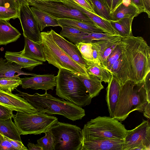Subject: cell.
<instances>
[{
  "label": "cell",
  "instance_id": "6da1fadb",
  "mask_svg": "<svg viewBox=\"0 0 150 150\" xmlns=\"http://www.w3.org/2000/svg\"><path fill=\"white\" fill-rule=\"evenodd\" d=\"M127 69V81L142 82L150 73V47L143 38L122 37L119 43Z\"/></svg>",
  "mask_w": 150,
  "mask_h": 150
},
{
  "label": "cell",
  "instance_id": "7a4b0ae2",
  "mask_svg": "<svg viewBox=\"0 0 150 150\" xmlns=\"http://www.w3.org/2000/svg\"><path fill=\"white\" fill-rule=\"evenodd\" d=\"M17 91V95L25 99L38 112L62 115L73 121L81 120L86 115L81 107L63 98L54 97L47 91L42 94L35 93L33 95Z\"/></svg>",
  "mask_w": 150,
  "mask_h": 150
},
{
  "label": "cell",
  "instance_id": "3957f363",
  "mask_svg": "<svg viewBox=\"0 0 150 150\" xmlns=\"http://www.w3.org/2000/svg\"><path fill=\"white\" fill-rule=\"evenodd\" d=\"M149 103L144 81L137 83L128 80L121 85L113 118L121 122L125 120L133 111L143 113Z\"/></svg>",
  "mask_w": 150,
  "mask_h": 150
},
{
  "label": "cell",
  "instance_id": "277c9868",
  "mask_svg": "<svg viewBox=\"0 0 150 150\" xmlns=\"http://www.w3.org/2000/svg\"><path fill=\"white\" fill-rule=\"evenodd\" d=\"M41 48L48 63L59 69L69 71L76 76L89 75L86 69L74 61L55 42L51 31L40 32Z\"/></svg>",
  "mask_w": 150,
  "mask_h": 150
},
{
  "label": "cell",
  "instance_id": "5b68a950",
  "mask_svg": "<svg viewBox=\"0 0 150 150\" xmlns=\"http://www.w3.org/2000/svg\"><path fill=\"white\" fill-rule=\"evenodd\" d=\"M56 76V95L81 107L91 103L92 98L76 76L67 70L59 69Z\"/></svg>",
  "mask_w": 150,
  "mask_h": 150
},
{
  "label": "cell",
  "instance_id": "8992f818",
  "mask_svg": "<svg viewBox=\"0 0 150 150\" xmlns=\"http://www.w3.org/2000/svg\"><path fill=\"white\" fill-rule=\"evenodd\" d=\"M82 130L83 140L94 139H124L127 130L124 125L111 117L99 116L86 124Z\"/></svg>",
  "mask_w": 150,
  "mask_h": 150
},
{
  "label": "cell",
  "instance_id": "52a82bcc",
  "mask_svg": "<svg viewBox=\"0 0 150 150\" xmlns=\"http://www.w3.org/2000/svg\"><path fill=\"white\" fill-rule=\"evenodd\" d=\"M13 118L20 134L23 135L40 134L58 122L56 117L39 112L35 114L17 112Z\"/></svg>",
  "mask_w": 150,
  "mask_h": 150
},
{
  "label": "cell",
  "instance_id": "ba28073f",
  "mask_svg": "<svg viewBox=\"0 0 150 150\" xmlns=\"http://www.w3.org/2000/svg\"><path fill=\"white\" fill-rule=\"evenodd\" d=\"M49 130L54 138L53 150H81L83 137L79 127L58 121Z\"/></svg>",
  "mask_w": 150,
  "mask_h": 150
},
{
  "label": "cell",
  "instance_id": "9c48e42d",
  "mask_svg": "<svg viewBox=\"0 0 150 150\" xmlns=\"http://www.w3.org/2000/svg\"><path fill=\"white\" fill-rule=\"evenodd\" d=\"M29 5L40 10L57 19H76L95 25L84 13L71 6L64 0H34Z\"/></svg>",
  "mask_w": 150,
  "mask_h": 150
},
{
  "label": "cell",
  "instance_id": "30bf717a",
  "mask_svg": "<svg viewBox=\"0 0 150 150\" xmlns=\"http://www.w3.org/2000/svg\"><path fill=\"white\" fill-rule=\"evenodd\" d=\"M150 123L143 120L134 129L128 130L122 150H150Z\"/></svg>",
  "mask_w": 150,
  "mask_h": 150
},
{
  "label": "cell",
  "instance_id": "8fae6325",
  "mask_svg": "<svg viewBox=\"0 0 150 150\" xmlns=\"http://www.w3.org/2000/svg\"><path fill=\"white\" fill-rule=\"evenodd\" d=\"M18 14L24 37L40 45V31L29 5L24 3L19 4Z\"/></svg>",
  "mask_w": 150,
  "mask_h": 150
},
{
  "label": "cell",
  "instance_id": "7c38bea8",
  "mask_svg": "<svg viewBox=\"0 0 150 150\" xmlns=\"http://www.w3.org/2000/svg\"><path fill=\"white\" fill-rule=\"evenodd\" d=\"M0 105L13 111L27 114H35L38 112L25 99L12 93L0 89Z\"/></svg>",
  "mask_w": 150,
  "mask_h": 150
},
{
  "label": "cell",
  "instance_id": "4fadbf2b",
  "mask_svg": "<svg viewBox=\"0 0 150 150\" xmlns=\"http://www.w3.org/2000/svg\"><path fill=\"white\" fill-rule=\"evenodd\" d=\"M21 79L22 87L25 89L53 90L56 85V76L54 74H37Z\"/></svg>",
  "mask_w": 150,
  "mask_h": 150
},
{
  "label": "cell",
  "instance_id": "5bb4252c",
  "mask_svg": "<svg viewBox=\"0 0 150 150\" xmlns=\"http://www.w3.org/2000/svg\"><path fill=\"white\" fill-rule=\"evenodd\" d=\"M124 139H94L83 140L81 150H122Z\"/></svg>",
  "mask_w": 150,
  "mask_h": 150
},
{
  "label": "cell",
  "instance_id": "9a60e30c",
  "mask_svg": "<svg viewBox=\"0 0 150 150\" xmlns=\"http://www.w3.org/2000/svg\"><path fill=\"white\" fill-rule=\"evenodd\" d=\"M56 43L76 62L86 69L87 62L83 58L76 45L65 39L52 29L50 30Z\"/></svg>",
  "mask_w": 150,
  "mask_h": 150
},
{
  "label": "cell",
  "instance_id": "2e32d148",
  "mask_svg": "<svg viewBox=\"0 0 150 150\" xmlns=\"http://www.w3.org/2000/svg\"><path fill=\"white\" fill-rule=\"evenodd\" d=\"M121 85L116 77H112L106 88V100L110 117L113 118L118 100Z\"/></svg>",
  "mask_w": 150,
  "mask_h": 150
},
{
  "label": "cell",
  "instance_id": "e0dca14e",
  "mask_svg": "<svg viewBox=\"0 0 150 150\" xmlns=\"http://www.w3.org/2000/svg\"><path fill=\"white\" fill-rule=\"evenodd\" d=\"M64 0L73 8L84 13L96 25L102 29L105 33L120 36L112 26L109 21L103 18L96 14L89 11L73 0Z\"/></svg>",
  "mask_w": 150,
  "mask_h": 150
},
{
  "label": "cell",
  "instance_id": "ac0fdd59",
  "mask_svg": "<svg viewBox=\"0 0 150 150\" xmlns=\"http://www.w3.org/2000/svg\"><path fill=\"white\" fill-rule=\"evenodd\" d=\"M22 67L6 59L0 58V79L9 78H20L21 75L35 76L36 74L26 73L22 70Z\"/></svg>",
  "mask_w": 150,
  "mask_h": 150
},
{
  "label": "cell",
  "instance_id": "d6986e66",
  "mask_svg": "<svg viewBox=\"0 0 150 150\" xmlns=\"http://www.w3.org/2000/svg\"><path fill=\"white\" fill-rule=\"evenodd\" d=\"M122 38L120 36L108 40L91 42L97 49L100 62L105 67L107 57L118 44Z\"/></svg>",
  "mask_w": 150,
  "mask_h": 150
},
{
  "label": "cell",
  "instance_id": "ffe728a7",
  "mask_svg": "<svg viewBox=\"0 0 150 150\" xmlns=\"http://www.w3.org/2000/svg\"><path fill=\"white\" fill-rule=\"evenodd\" d=\"M21 35L20 32L6 20H0V45L16 41Z\"/></svg>",
  "mask_w": 150,
  "mask_h": 150
},
{
  "label": "cell",
  "instance_id": "44dd1931",
  "mask_svg": "<svg viewBox=\"0 0 150 150\" xmlns=\"http://www.w3.org/2000/svg\"><path fill=\"white\" fill-rule=\"evenodd\" d=\"M5 57L8 61L14 62L22 68L31 71L36 66L42 65L43 62L34 60L23 55L20 52L6 51Z\"/></svg>",
  "mask_w": 150,
  "mask_h": 150
},
{
  "label": "cell",
  "instance_id": "7402d4cb",
  "mask_svg": "<svg viewBox=\"0 0 150 150\" xmlns=\"http://www.w3.org/2000/svg\"><path fill=\"white\" fill-rule=\"evenodd\" d=\"M24 49L20 52L23 55L40 62L46 61L40 44H39L25 37H24Z\"/></svg>",
  "mask_w": 150,
  "mask_h": 150
},
{
  "label": "cell",
  "instance_id": "603a6c76",
  "mask_svg": "<svg viewBox=\"0 0 150 150\" xmlns=\"http://www.w3.org/2000/svg\"><path fill=\"white\" fill-rule=\"evenodd\" d=\"M140 13L134 5L123 2L111 13V20L115 21L126 18H134Z\"/></svg>",
  "mask_w": 150,
  "mask_h": 150
},
{
  "label": "cell",
  "instance_id": "cb8c5ba5",
  "mask_svg": "<svg viewBox=\"0 0 150 150\" xmlns=\"http://www.w3.org/2000/svg\"><path fill=\"white\" fill-rule=\"evenodd\" d=\"M86 71L88 74L98 77L101 82L105 83L109 82L112 74L100 62H87Z\"/></svg>",
  "mask_w": 150,
  "mask_h": 150
},
{
  "label": "cell",
  "instance_id": "d4e9b609",
  "mask_svg": "<svg viewBox=\"0 0 150 150\" xmlns=\"http://www.w3.org/2000/svg\"><path fill=\"white\" fill-rule=\"evenodd\" d=\"M57 20L59 23L62 25L73 27L86 33H104L102 29L95 24L77 19H60Z\"/></svg>",
  "mask_w": 150,
  "mask_h": 150
},
{
  "label": "cell",
  "instance_id": "484cf974",
  "mask_svg": "<svg viewBox=\"0 0 150 150\" xmlns=\"http://www.w3.org/2000/svg\"><path fill=\"white\" fill-rule=\"evenodd\" d=\"M89 77L80 75L76 76L82 82L92 98L98 96L104 88L101 81L97 77L88 74Z\"/></svg>",
  "mask_w": 150,
  "mask_h": 150
},
{
  "label": "cell",
  "instance_id": "4316f807",
  "mask_svg": "<svg viewBox=\"0 0 150 150\" xmlns=\"http://www.w3.org/2000/svg\"><path fill=\"white\" fill-rule=\"evenodd\" d=\"M30 8L37 21L40 31H42L47 27L59 26L62 27L57 19L37 8L32 6Z\"/></svg>",
  "mask_w": 150,
  "mask_h": 150
},
{
  "label": "cell",
  "instance_id": "83f0119b",
  "mask_svg": "<svg viewBox=\"0 0 150 150\" xmlns=\"http://www.w3.org/2000/svg\"><path fill=\"white\" fill-rule=\"evenodd\" d=\"M0 134L11 139L22 141L21 134L11 118L0 120Z\"/></svg>",
  "mask_w": 150,
  "mask_h": 150
},
{
  "label": "cell",
  "instance_id": "f1b7e54d",
  "mask_svg": "<svg viewBox=\"0 0 150 150\" xmlns=\"http://www.w3.org/2000/svg\"><path fill=\"white\" fill-rule=\"evenodd\" d=\"M133 19V18H126L110 21L119 36L124 37L132 35V25Z\"/></svg>",
  "mask_w": 150,
  "mask_h": 150
},
{
  "label": "cell",
  "instance_id": "f546056e",
  "mask_svg": "<svg viewBox=\"0 0 150 150\" xmlns=\"http://www.w3.org/2000/svg\"><path fill=\"white\" fill-rule=\"evenodd\" d=\"M61 28L62 30L59 34L75 44L82 42V37L89 33L69 26L62 25Z\"/></svg>",
  "mask_w": 150,
  "mask_h": 150
},
{
  "label": "cell",
  "instance_id": "4dcf8cb0",
  "mask_svg": "<svg viewBox=\"0 0 150 150\" xmlns=\"http://www.w3.org/2000/svg\"><path fill=\"white\" fill-rule=\"evenodd\" d=\"M96 13L103 18L111 20L110 10L103 0H88Z\"/></svg>",
  "mask_w": 150,
  "mask_h": 150
},
{
  "label": "cell",
  "instance_id": "1f68e13d",
  "mask_svg": "<svg viewBox=\"0 0 150 150\" xmlns=\"http://www.w3.org/2000/svg\"><path fill=\"white\" fill-rule=\"evenodd\" d=\"M22 83L21 78L0 79V89L6 92L12 93Z\"/></svg>",
  "mask_w": 150,
  "mask_h": 150
},
{
  "label": "cell",
  "instance_id": "d6a6232c",
  "mask_svg": "<svg viewBox=\"0 0 150 150\" xmlns=\"http://www.w3.org/2000/svg\"><path fill=\"white\" fill-rule=\"evenodd\" d=\"M75 45L82 57L87 62L94 61L92 56V45L91 42H81Z\"/></svg>",
  "mask_w": 150,
  "mask_h": 150
},
{
  "label": "cell",
  "instance_id": "836d02e7",
  "mask_svg": "<svg viewBox=\"0 0 150 150\" xmlns=\"http://www.w3.org/2000/svg\"><path fill=\"white\" fill-rule=\"evenodd\" d=\"M117 36L107 33L91 32L82 38V42H91L93 41L108 40L112 39Z\"/></svg>",
  "mask_w": 150,
  "mask_h": 150
},
{
  "label": "cell",
  "instance_id": "e575fe53",
  "mask_svg": "<svg viewBox=\"0 0 150 150\" xmlns=\"http://www.w3.org/2000/svg\"><path fill=\"white\" fill-rule=\"evenodd\" d=\"M44 133L45 135L38 139L37 144L43 150H53L54 140L52 135L49 130Z\"/></svg>",
  "mask_w": 150,
  "mask_h": 150
},
{
  "label": "cell",
  "instance_id": "d590c367",
  "mask_svg": "<svg viewBox=\"0 0 150 150\" xmlns=\"http://www.w3.org/2000/svg\"><path fill=\"white\" fill-rule=\"evenodd\" d=\"M122 53V50L118 43L106 59L105 67L109 71L114 63L119 58Z\"/></svg>",
  "mask_w": 150,
  "mask_h": 150
},
{
  "label": "cell",
  "instance_id": "8d00e7d4",
  "mask_svg": "<svg viewBox=\"0 0 150 150\" xmlns=\"http://www.w3.org/2000/svg\"><path fill=\"white\" fill-rule=\"evenodd\" d=\"M18 18V10L13 8L0 6V20H10Z\"/></svg>",
  "mask_w": 150,
  "mask_h": 150
},
{
  "label": "cell",
  "instance_id": "74e56055",
  "mask_svg": "<svg viewBox=\"0 0 150 150\" xmlns=\"http://www.w3.org/2000/svg\"><path fill=\"white\" fill-rule=\"evenodd\" d=\"M13 110L0 105V120H4L13 118Z\"/></svg>",
  "mask_w": 150,
  "mask_h": 150
},
{
  "label": "cell",
  "instance_id": "f35d334b",
  "mask_svg": "<svg viewBox=\"0 0 150 150\" xmlns=\"http://www.w3.org/2000/svg\"><path fill=\"white\" fill-rule=\"evenodd\" d=\"M0 6L13 8L18 10L19 7L15 0H0Z\"/></svg>",
  "mask_w": 150,
  "mask_h": 150
},
{
  "label": "cell",
  "instance_id": "ab89813d",
  "mask_svg": "<svg viewBox=\"0 0 150 150\" xmlns=\"http://www.w3.org/2000/svg\"><path fill=\"white\" fill-rule=\"evenodd\" d=\"M4 137L10 142L16 150H28V149L23 145L22 141L11 139L4 136Z\"/></svg>",
  "mask_w": 150,
  "mask_h": 150
},
{
  "label": "cell",
  "instance_id": "60d3db41",
  "mask_svg": "<svg viewBox=\"0 0 150 150\" xmlns=\"http://www.w3.org/2000/svg\"><path fill=\"white\" fill-rule=\"evenodd\" d=\"M89 11L96 14L88 0H73Z\"/></svg>",
  "mask_w": 150,
  "mask_h": 150
},
{
  "label": "cell",
  "instance_id": "b9f144b4",
  "mask_svg": "<svg viewBox=\"0 0 150 150\" xmlns=\"http://www.w3.org/2000/svg\"><path fill=\"white\" fill-rule=\"evenodd\" d=\"M122 59V54L114 63L109 71L113 75L115 76L120 67Z\"/></svg>",
  "mask_w": 150,
  "mask_h": 150
},
{
  "label": "cell",
  "instance_id": "7bdbcfd3",
  "mask_svg": "<svg viewBox=\"0 0 150 150\" xmlns=\"http://www.w3.org/2000/svg\"><path fill=\"white\" fill-rule=\"evenodd\" d=\"M4 138V139L0 140V150H16L10 142Z\"/></svg>",
  "mask_w": 150,
  "mask_h": 150
},
{
  "label": "cell",
  "instance_id": "ee69618b",
  "mask_svg": "<svg viewBox=\"0 0 150 150\" xmlns=\"http://www.w3.org/2000/svg\"><path fill=\"white\" fill-rule=\"evenodd\" d=\"M150 73L146 76L144 79V86L146 90L148 102L150 103Z\"/></svg>",
  "mask_w": 150,
  "mask_h": 150
},
{
  "label": "cell",
  "instance_id": "f6af8a7d",
  "mask_svg": "<svg viewBox=\"0 0 150 150\" xmlns=\"http://www.w3.org/2000/svg\"><path fill=\"white\" fill-rule=\"evenodd\" d=\"M130 3L137 8L140 13L145 12V9L141 0H129Z\"/></svg>",
  "mask_w": 150,
  "mask_h": 150
},
{
  "label": "cell",
  "instance_id": "bcb514c9",
  "mask_svg": "<svg viewBox=\"0 0 150 150\" xmlns=\"http://www.w3.org/2000/svg\"><path fill=\"white\" fill-rule=\"evenodd\" d=\"M144 7L145 13L148 15L149 18H150V0H141Z\"/></svg>",
  "mask_w": 150,
  "mask_h": 150
},
{
  "label": "cell",
  "instance_id": "7dc6e473",
  "mask_svg": "<svg viewBox=\"0 0 150 150\" xmlns=\"http://www.w3.org/2000/svg\"><path fill=\"white\" fill-rule=\"evenodd\" d=\"M28 150H43L42 148L37 144H34L29 142L27 144Z\"/></svg>",
  "mask_w": 150,
  "mask_h": 150
},
{
  "label": "cell",
  "instance_id": "c3c4849f",
  "mask_svg": "<svg viewBox=\"0 0 150 150\" xmlns=\"http://www.w3.org/2000/svg\"><path fill=\"white\" fill-rule=\"evenodd\" d=\"M144 115L147 119L150 118V103H148L145 106L143 112Z\"/></svg>",
  "mask_w": 150,
  "mask_h": 150
},
{
  "label": "cell",
  "instance_id": "681fc988",
  "mask_svg": "<svg viewBox=\"0 0 150 150\" xmlns=\"http://www.w3.org/2000/svg\"><path fill=\"white\" fill-rule=\"evenodd\" d=\"M125 0H112L111 8L110 10L111 13L120 4L123 3Z\"/></svg>",
  "mask_w": 150,
  "mask_h": 150
},
{
  "label": "cell",
  "instance_id": "f907efd6",
  "mask_svg": "<svg viewBox=\"0 0 150 150\" xmlns=\"http://www.w3.org/2000/svg\"><path fill=\"white\" fill-rule=\"evenodd\" d=\"M19 6V4L22 3L27 4L29 5L31 2L34 0H15Z\"/></svg>",
  "mask_w": 150,
  "mask_h": 150
},
{
  "label": "cell",
  "instance_id": "816d5d0a",
  "mask_svg": "<svg viewBox=\"0 0 150 150\" xmlns=\"http://www.w3.org/2000/svg\"><path fill=\"white\" fill-rule=\"evenodd\" d=\"M110 11L111 8L112 0H103Z\"/></svg>",
  "mask_w": 150,
  "mask_h": 150
},
{
  "label": "cell",
  "instance_id": "f5cc1de1",
  "mask_svg": "<svg viewBox=\"0 0 150 150\" xmlns=\"http://www.w3.org/2000/svg\"><path fill=\"white\" fill-rule=\"evenodd\" d=\"M4 136L0 134V140H4Z\"/></svg>",
  "mask_w": 150,
  "mask_h": 150
},
{
  "label": "cell",
  "instance_id": "db71d44e",
  "mask_svg": "<svg viewBox=\"0 0 150 150\" xmlns=\"http://www.w3.org/2000/svg\"><path fill=\"white\" fill-rule=\"evenodd\" d=\"M45 1H52V0H43Z\"/></svg>",
  "mask_w": 150,
  "mask_h": 150
}]
</instances>
